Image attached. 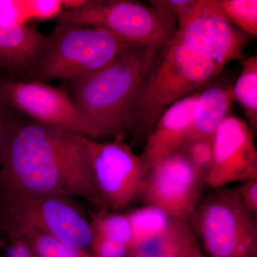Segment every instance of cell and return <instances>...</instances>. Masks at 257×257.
I'll return each instance as SVG.
<instances>
[{"mask_svg":"<svg viewBox=\"0 0 257 257\" xmlns=\"http://www.w3.org/2000/svg\"><path fill=\"white\" fill-rule=\"evenodd\" d=\"M18 194L84 198L98 207L84 135L22 116L12 125L0 165V201Z\"/></svg>","mask_w":257,"mask_h":257,"instance_id":"6da1fadb","label":"cell"},{"mask_svg":"<svg viewBox=\"0 0 257 257\" xmlns=\"http://www.w3.org/2000/svg\"><path fill=\"white\" fill-rule=\"evenodd\" d=\"M212 62L177 35L160 49L144 76L128 113V135L146 140L162 114L219 76Z\"/></svg>","mask_w":257,"mask_h":257,"instance_id":"7a4b0ae2","label":"cell"},{"mask_svg":"<svg viewBox=\"0 0 257 257\" xmlns=\"http://www.w3.org/2000/svg\"><path fill=\"white\" fill-rule=\"evenodd\" d=\"M159 51L130 47L105 67L68 80L69 96L99 130L102 138L124 140L127 136L134 97Z\"/></svg>","mask_w":257,"mask_h":257,"instance_id":"3957f363","label":"cell"},{"mask_svg":"<svg viewBox=\"0 0 257 257\" xmlns=\"http://www.w3.org/2000/svg\"><path fill=\"white\" fill-rule=\"evenodd\" d=\"M135 46L106 29L57 21L38 60L23 81L47 83L87 75Z\"/></svg>","mask_w":257,"mask_h":257,"instance_id":"277c9868","label":"cell"},{"mask_svg":"<svg viewBox=\"0 0 257 257\" xmlns=\"http://www.w3.org/2000/svg\"><path fill=\"white\" fill-rule=\"evenodd\" d=\"M0 231L9 241L35 231L79 248L89 247L93 236L80 207L56 195L18 194L0 201Z\"/></svg>","mask_w":257,"mask_h":257,"instance_id":"5b68a950","label":"cell"},{"mask_svg":"<svg viewBox=\"0 0 257 257\" xmlns=\"http://www.w3.org/2000/svg\"><path fill=\"white\" fill-rule=\"evenodd\" d=\"M188 221L209 257H257V216L243 207L234 189H214Z\"/></svg>","mask_w":257,"mask_h":257,"instance_id":"8992f818","label":"cell"},{"mask_svg":"<svg viewBox=\"0 0 257 257\" xmlns=\"http://www.w3.org/2000/svg\"><path fill=\"white\" fill-rule=\"evenodd\" d=\"M57 20L106 29L131 45L157 50L177 30L150 5L132 0H85L78 8L62 12Z\"/></svg>","mask_w":257,"mask_h":257,"instance_id":"52a82bcc","label":"cell"},{"mask_svg":"<svg viewBox=\"0 0 257 257\" xmlns=\"http://www.w3.org/2000/svg\"><path fill=\"white\" fill-rule=\"evenodd\" d=\"M97 194L98 209L120 211L139 199L147 169L122 139L99 142L84 136Z\"/></svg>","mask_w":257,"mask_h":257,"instance_id":"ba28073f","label":"cell"},{"mask_svg":"<svg viewBox=\"0 0 257 257\" xmlns=\"http://www.w3.org/2000/svg\"><path fill=\"white\" fill-rule=\"evenodd\" d=\"M0 96L15 111L40 124L94 140L102 138L63 88L37 81L2 78Z\"/></svg>","mask_w":257,"mask_h":257,"instance_id":"9c48e42d","label":"cell"},{"mask_svg":"<svg viewBox=\"0 0 257 257\" xmlns=\"http://www.w3.org/2000/svg\"><path fill=\"white\" fill-rule=\"evenodd\" d=\"M206 182L182 149L147 170L139 199L171 216L188 219L202 200Z\"/></svg>","mask_w":257,"mask_h":257,"instance_id":"30bf717a","label":"cell"},{"mask_svg":"<svg viewBox=\"0 0 257 257\" xmlns=\"http://www.w3.org/2000/svg\"><path fill=\"white\" fill-rule=\"evenodd\" d=\"M175 35L207 56L219 73L228 62L244 59L243 50L251 37L226 21L214 0H197L179 22Z\"/></svg>","mask_w":257,"mask_h":257,"instance_id":"8fae6325","label":"cell"},{"mask_svg":"<svg viewBox=\"0 0 257 257\" xmlns=\"http://www.w3.org/2000/svg\"><path fill=\"white\" fill-rule=\"evenodd\" d=\"M253 178H257L254 133L244 119L229 115L213 137L212 165L206 186L214 190Z\"/></svg>","mask_w":257,"mask_h":257,"instance_id":"7c38bea8","label":"cell"},{"mask_svg":"<svg viewBox=\"0 0 257 257\" xmlns=\"http://www.w3.org/2000/svg\"><path fill=\"white\" fill-rule=\"evenodd\" d=\"M202 89L172 104L157 120L140 155L147 170L158 161L178 151L188 140L194 108Z\"/></svg>","mask_w":257,"mask_h":257,"instance_id":"4fadbf2b","label":"cell"},{"mask_svg":"<svg viewBox=\"0 0 257 257\" xmlns=\"http://www.w3.org/2000/svg\"><path fill=\"white\" fill-rule=\"evenodd\" d=\"M48 35L0 14V67L11 80H23L38 60Z\"/></svg>","mask_w":257,"mask_h":257,"instance_id":"5bb4252c","label":"cell"},{"mask_svg":"<svg viewBox=\"0 0 257 257\" xmlns=\"http://www.w3.org/2000/svg\"><path fill=\"white\" fill-rule=\"evenodd\" d=\"M232 83L217 77L201 89L193 114L189 139L213 138L218 126L231 115Z\"/></svg>","mask_w":257,"mask_h":257,"instance_id":"9a60e30c","label":"cell"},{"mask_svg":"<svg viewBox=\"0 0 257 257\" xmlns=\"http://www.w3.org/2000/svg\"><path fill=\"white\" fill-rule=\"evenodd\" d=\"M197 241L188 219L175 218L165 234L133 250L130 257H187Z\"/></svg>","mask_w":257,"mask_h":257,"instance_id":"2e32d148","label":"cell"},{"mask_svg":"<svg viewBox=\"0 0 257 257\" xmlns=\"http://www.w3.org/2000/svg\"><path fill=\"white\" fill-rule=\"evenodd\" d=\"M132 232V248L136 249L165 234L175 218L152 204H143L126 213Z\"/></svg>","mask_w":257,"mask_h":257,"instance_id":"e0dca14e","label":"cell"},{"mask_svg":"<svg viewBox=\"0 0 257 257\" xmlns=\"http://www.w3.org/2000/svg\"><path fill=\"white\" fill-rule=\"evenodd\" d=\"M242 69L233 84L234 101L241 106L247 124L253 133L257 131V55L242 60Z\"/></svg>","mask_w":257,"mask_h":257,"instance_id":"ac0fdd59","label":"cell"},{"mask_svg":"<svg viewBox=\"0 0 257 257\" xmlns=\"http://www.w3.org/2000/svg\"><path fill=\"white\" fill-rule=\"evenodd\" d=\"M221 16L251 37L257 35L256 0H214Z\"/></svg>","mask_w":257,"mask_h":257,"instance_id":"d6986e66","label":"cell"},{"mask_svg":"<svg viewBox=\"0 0 257 257\" xmlns=\"http://www.w3.org/2000/svg\"><path fill=\"white\" fill-rule=\"evenodd\" d=\"M90 224L92 234L125 243L132 248L131 226L126 214L99 209L93 214Z\"/></svg>","mask_w":257,"mask_h":257,"instance_id":"ffe728a7","label":"cell"},{"mask_svg":"<svg viewBox=\"0 0 257 257\" xmlns=\"http://www.w3.org/2000/svg\"><path fill=\"white\" fill-rule=\"evenodd\" d=\"M38 257H94L87 248L72 247L48 235L30 231L23 235Z\"/></svg>","mask_w":257,"mask_h":257,"instance_id":"44dd1931","label":"cell"},{"mask_svg":"<svg viewBox=\"0 0 257 257\" xmlns=\"http://www.w3.org/2000/svg\"><path fill=\"white\" fill-rule=\"evenodd\" d=\"M181 149L206 182L212 165L213 138L189 139Z\"/></svg>","mask_w":257,"mask_h":257,"instance_id":"7402d4cb","label":"cell"},{"mask_svg":"<svg viewBox=\"0 0 257 257\" xmlns=\"http://www.w3.org/2000/svg\"><path fill=\"white\" fill-rule=\"evenodd\" d=\"M197 0H150L149 5L177 28L179 22L190 11Z\"/></svg>","mask_w":257,"mask_h":257,"instance_id":"603a6c76","label":"cell"},{"mask_svg":"<svg viewBox=\"0 0 257 257\" xmlns=\"http://www.w3.org/2000/svg\"><path fill=\"white\" fill-rule=\"evenodd\" d=\"M89 247L94 257H130L133 251L127 244L94 234Z\"/></svg>","mask_w":257,"mask_h":257,"instance_id":"cb8c5ba5","label":"cell"},{"mask_svg":"<svg viewBox=\"0 0 257 257\" xmlns=\"http://www.w3.org/2000/svg\"><path fill=\"white\" fill-rule=\"evenodd\" d=\"M23 115L15 111L0 96V165L7 135L12 125Z\"/></svg>","mask_w":257,"mask_h":257,"instance_id":"d4e9b609","label":"cell"},{"mask_svg":"<svg viewBox=\"0 0 257 257\" xmlns=\"http://www.w3.org/2000/svg\"><path fill=\"white\" fill-rule=\"evenodd\" d=\"M233 189L243 207L257 216V178L245 181Z\"/></svg>","mask_w":257,"mask_h":257,"instance_id":"484cf974","label":"cell"},{"mask_svg":"<svg viewBox=\"0 0 257 257\" xmlns=\"http://www.w3.org/2000/svg\"><path fill=\"white\" fill-rule=\"evenodd\" d=\"M8 257H37L35 251L25 239H19L10 241L6 248Z\"/></svg>","mask_w":257,"mask_h":257,"instance_id":"4316f807","label":"cell"},{"mask_svg":"<svg viewBox=\"0 0 257 257\" xmlns=\"http://www.w3.org/2000/svg\"><path fill=\"white\" fill-rule=\"evenodd\" d=\"M187 257H204V254H203L202 248H201L200 245L199 244L198 241L193 245Z\"/></svg>","mask_w":257,"mask_h":257,"instance_id":"83f0119b","label":"cell"},{"mask_svg":"<svg viewBox=\"0 0 257 257\" xmlns=\"http://www.w3.org/2000/svg\"><path fill=\"white\" fill-rule=\"evenodd\" d=\"M5 246V244L4 241H3V240L0 239V246Z\"/></svg>","mask_w":257,"mask_h":257,"instance_id":"f1b7e54d","label":"cell"},{"mask_svg":"<svg viewBox=\"0 0 257 257\" xmlns=\"http://www.w3.org/2000/svg\"><path fill=\"white\" fill-rule=\"evenodd\" d=\"M2 79V77H0V79Z\"/></svg>","mask_w":257,"mask_h":257,"instance_id":"f546056e","label":"cell"},{"mask_svg":"<svg viewBox=\"0 0 257 257\" xmlns=\"http://www.w3.org/2000/svg\"><path fill=\"white\" fill-rule=\"evenodd\" d=\"M37 257H38V256H37Z\"/></svg>","mask_w":257,"mask_h":257,"instance_id":"4dcf8cb0","label":"cell"}]
</instances>
